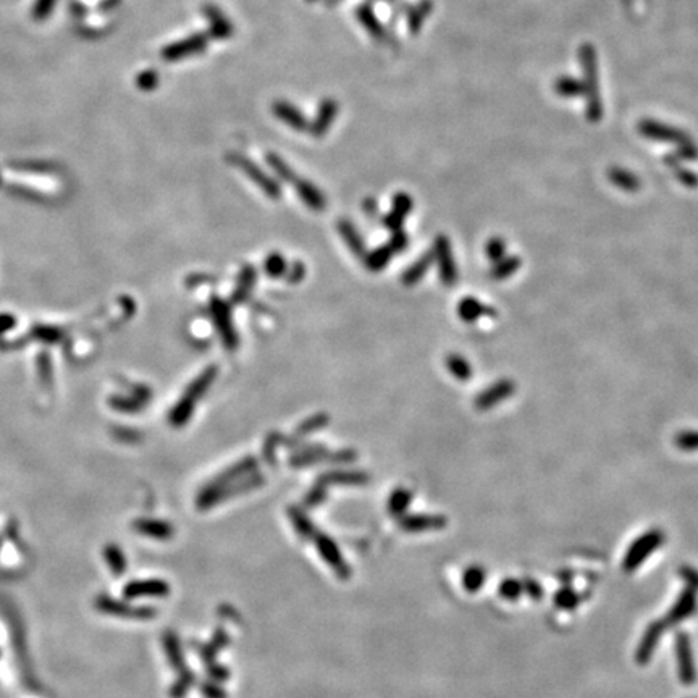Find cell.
I'll list each match as a JSON object with an SVG mask.
<instances>
[{
    "label": "cell",
    "instance_id": "6da1fadb",
    "mask_svg": "<svg viewBox=\"0 0 698 698\" xmlns=\"http://www.w3.org/2000/svg\"><path fill=\"white\" fill-rule=\"evenodd\" d=\"M217 374H218L217 367L211 365L207 367V369H204L201 374L191 381L181 398L172 407L170 414H168V422H170L173 427L180 429V427H185L188 424V420L191 419L192 412L196 409L197 402H199V400L207 393L213 381H215Z\"/></svg>",
    "mask_w": 698,
    "mask_h": 698
},
{
    "label": "cell",
    "instance_id": "7a4b0ae2",
    "mask_svg": "<svg viewBox=\"0 0 698 698\" xmlns=\"http://www.w3.org/2000/svg\"><path fill=\"white\" fill-rule=\"evenodd\" d=\"M264 483H266V476H264V473L254 472L251 476L239 478V480L222 488H212L204 485L202 490L199 492V495L196 498V506L197 509H201V511H207V509H212L213 506H217V504L227 501V499L256 490V488L262 487Z\"/></svg>",
    "mask_w": 698,
    "mask_h": 698
},
{
    "label": "cell",
    "instance_id": "3957f363",
    "mask_svg": "<svg viewBox=\"0 0 698 698\" xmlns=\"http://www.w3.org/2000/svg\"><path fill=\"white\" fill-rule=\"evenodd\" d=\"M96 609L102 614L112 616V618H125V619H137V621H146L152 619L157 616V609L152 608V606H139V605H131L130 601L126 600H116L110 595L102 593L98 598L94 600Z\"/></svg>",
    "mask_w": 698,
    "mask_h": 698
},
{
    "label": "cell",
    "instance_id": "277c9868",
    "mask_svg": "<svg viewBox=\"0 0 698 698\" xmlns=\"http://www.w3.org/2000/svg\"><path fill=\"white\" fill-rule=\"evenodd\" d=\"M227 160L230 162L232 165L239 168L244 175H248L251 178L254 185H257L264 191V195L270 199L278 201L282 197V188H280L278 181H275L272 176L267 175L266 172L259 167L256 162H252L249 157L239 154V152H228Z\"/></svg>",
    "mask_w": 698,
    "mask_h": 698
},
{
    "label": "cell",
    "instance_id": "5b68a950",
    "mask_svg": "<svg viewBox=\"0 0 698 698\" xmlns=\"http://www.w3.org/2000/svg\"><path fill=\"white\" fill-rule=\"evenodd\" d=\"M580 60L584 63L585 75H587V84L585 89H587L589 96V119L592 121H598L601 119V114H603V109H601V102L598 96V81H597V55H595L593 49L590 45H584L580 49Z\"/></svg>",
    "mask_w": 698,
    "mask_h": 698
},
{
    "label": "cell",
    "instance_id": "8992f818",
    "mask_svg": "<svg viewBox=\"0 0 698 698\" xmlns=\"http://www.w3.org/2000/svg\"><path fill=\"white\" fill-rule=\"evenodd\" d=\"M211 315L213 320V325H215L218 335H220V340L223 346L228 351H234L238 348V333L234 330L233 325V317H232V309L230 304L225 303V301L213 296L211 299Z\"/></svg>",
    "mask_w": 698,
    "mask_h": 698
},
{
    "label": "cell",
    "instance_id": "52a82bcc",
    "mask_svg": "<svg viewBox=\"0 0 698 698\" xmlns=\"http://www.w3.org/2000/svg\"><path fill=\"white\" fill-rule=\"evenodd\" d=\"M208 43H211V38H208L207 33L191 34L185 39H180L176 40V43L165 45V47L162 49L160 57L164 59L165 62H178V60L195 57V55H201L206 52Z\"/></svg>",
    "mask_w": 698,
    "mask_h": 698
},
{
    "label": "cell",
    "instance_id": "ba28073f",
    "mask_svg": "<svg viewBox=\"0 0 698 698\" xmlns=\"http://www.w3.org/2000/svg\"><path fill=\"white\" fill-rule=\"evenodd\" d=\"M314 543L315 548H317L319 556L328 564V568L332 569L341 580H348L351 575H353V569H351V566L346 563L343 553H341L340 547L335 543L333 538H330L328 535L325 533L317 532L314 537Z\"/></svg>",
    "mask_w": 698,
    "mask_h": 698
},
{
    "label": "cell",
    "instance_id": "9c48e42d",
    "mask_svg": "<svg viewBox=\"0 0 698 698\" xmlns=\"http://www.w3.org/2000/svg\"><path fill=\"white\" fill-rule=\"evenodd\" d=\"M433 256H435L438 270H440L438 275H440L441 283L448 288L455 287L457 282V266L455 261V254H453L451 243L445 234H440V236L435 239Z\"/></svg>",
    "mask_w": 698,
    "mask_h": 698
},
{
    "label": "cell",
    "instance_id": "30bf717a",
    "mask_svg": "<svg viewBox=\"0 0 698 698\" xmlns=\"http://www.w3.org/2000/svg\"><path fill=\"white\" fill-rule=\"evenodd\" d=\"M170 590V584L162 579H137L125 585L123 597L130 601L139 598H165Z\"/></svg>",
    "mask_w": 698,
    "mask_h": 698
},
{
    "label": "cell",
    "instance_id": "8fae6325",
    "mask_svg": "<svg viewBox=\"0 0 698 698\" xmlns=\"http://www.w3.org/2000/svg\"><path fill=\"white\" fill-rule=\"evenodd\" d=\"M516 391V385H514L513 380L509 379H501L495 381V384L488 385L485 390L480 391L473 400V406L478 411H488L496 407L498 404H501L503 401H506L508 398H511Z\"/></svg>",
    "mask_w": 698,
    "mask_h": 698
},
{
    "label": "cell",
    "instance_id": "7c38bea8",
    "mask_svg": "<svg viewBox=\"0 0 698 698\" xmlns=\"http://www.w3.org/2000/svg\"><path fill=\"white\" fill-rule=\"evenodd\" d=\"M257 469V460L254 456H246L243 460H239L238 462H234L233 466L225 469L222 473L213 478L212 482L207 483V487L212 488H222L230 485V483L239 480V478H244L251 473L256 472Z\"/></svg>",
    "mask_w": 698,
    "mask_h": 698
},
{
    "label": "cell",
    "instance_id": "4fadbf2b",
    "mask_svg": "<svg viewBox=\"0 0 698 698\" xmlns=\"http://www.w3.org/2000/svg\"><path fill=\"white\" fill-rule=\"evenodd\" d=\"M338 110H340L338 102L333 99H324L319 105L317 115H315V119L309 123L308 128L309 133L314 137H322L327 135V131L335 121L336 115H338Z\"/></svg>",
    "mask_w": 698,
    "mask_h": 698
},
{
    "label": "cell",
    "instance_id": "5bb4252c",
    "mask_svg": "<svg viewBox=\"0 0 698 698\" xmlns=\"http://www.w3.org/2000/svg\"><path fill=\"white\" fill-rule=\"evenodd\" d=\"M202 13L208 22V24H211L207 33L208 38L217 40H227L234 34V28L230 23V20H228L225 15L222 13V10L217 8L215 5H206V7L202 8Z\"/></svg>",
    "mask_w": 698,
    "mask_h": 698
},
{
    "label": "cell",
    "instance_id": "9a60e30c",
    "mask_svg": "<svg viewBox=\"0 0 698 698\" xmlns=\"http://www.w3.org/2000/svg\"><path fill=\"white\" fill-rule=\"evenodd\" d=\"M291 186L294 188V191L298 192L299 199L303 201L308 208L314 212H322L327 207V199H325V195L319 190L317 186L312 185L309 180H304V178L296 176L291 181Z\"/></svg>",
    "mask_w": 698,
    "mask_h": 698
},
{
    "label": "cell",
    "instance_id": "2e32d148",
    "mask_svg": "<svg viewBox=\"0 0 698 698\" xmlns=\"http://www.w3.org/2000/svg\"><path fill=\"white\" fill-rule=\"evenodd\" d=\"M272 112L280 121L288 125L294 131H305L309 128V121L298 107H294L288 100H275L272 104Z\"/></svg>",
    "mask_w": 698,
    "mask_h": 698
},
{
    "label": "cell",
    "instance_id": "e0dca14e",
    "mask_svg": "<svg viewBox=\"0 0 698 698\" xmlns=\"http://www.w3.org/2000/svg\"><path fill=\"white\" fill-rule=\"evenodd\" d=\"M457 315L462 322L473 324L482 317H496V310L473 296H464L457 304Z\"/></svg>",
    "mask_w": 698,
    "mask_h": 698
},
{
    "label": "cell",
    "instance_id": "ac0fdd59",
    "mask_svg": "<svg viewBox=\"0 0 698 698\" xmlns=\"http://www.w3.org/2000/svg\"><path fill=\"white\" fill-rule=\"evenodd\" d=\"M322 461H330V453L322 445H305L298 448V451L289 457V466L293 469H303Z\"/></svg>",
    "mask_w": 698,
    "mask_h": 698
},
{
    "label": "cell",
    "instance_id": "d6986e66",
    "mask_svg": "<svg viewBox=\"0 0 698 698\" xmlns=\"http://www.w3.org/2000/svg\"><path fill=\"white\" fill-rule=\"evenodd\" d=\"M446 524L443 516H429V514H411V516H401L400 527L404 532H425L441 529Z\"/></svg>",
    "mask_w": 698,
    "mask_h": 698
},
{
    "label": "cell",
    "instance_id": "ffe728a7",
    "mask_svg": "<svg viewBox=\"0 0 698 698\" xmlns=\"http://www.w3.org/2000/svg\"><path fill=\"white\" fill-rule=\"evenodd\" d=\"M370 482V476L363 471H332L319 476L317 483L328 485H365Z\"/></svg>",
    "mask_w": 698,
    "mask_h": 698
},
{
    "label": "cell",
    "instance_id": "44dd1931",
    "mask_svg": "<svg viewBox=\"0 0 698 698\" xmlns=\"http://www.w3.org/2000/svg\"><path fill=\"white\" fill-rule=\"evenodd\" d=\"M356 18H358V22L363 24L365 31L369 33L377 43H385L386 38H388L385 26L381 24L380 20L377 18V15L374 13V8H372L370 3L359 5V7L356 8Z\"/></svg>",
    "mask_w": 698,
    "mask_h": 698
},
{
    "label": "cell",
    "instance_id": "7402d4cb",
    "mask_svg": "<svg viewBox=\"0 0 698 698\" xmlns=\"http://www.w3.org/2000/svg\"><path fill=\"white\" fill-rule=\"evenodd\" d=\"M162 646H164L167 663L170 665L173 671L181 672L183 669H186V660H185V653H183L180 637H178L175 632H172V630L165 632L164 637H162Z\"/></svg>",
    "mask_w": 698,
    "mask_h": 698
},
{
    "label": "cell",
    "instance_id": "603a6c76",
    "mask_svg": "<svg viewBox=\"0 0 698 698\" xmlns=\"http://www.w3.org/2000/svg\"><path fill=\"white\" fill-rule=\"evenodd\" d=\"M133 527L139 535L155 540H170L175 535V527L170 522L159 521V519H137Z\"/></svg>",
    "mask_w": 698,
    "mask_h": 698
},
{
    "label": "cell",
    "instance_id": "cb8c5ba5",
    "mask_svg": "<svg viewBox=\"0 0 698 698\" xmlns=\"http://www.w3.org/2000/svg\"><path fill=\"white\" fill-rule=\"evenodd\" d=\"M639 131L646 137H651V139H660V141H672L677 142V144H684V142H689L687 136L681 131H677L674 128H669V126L655 123V121H642L639 126Z\"/></svg>",
    "mask_w": 698,
    "mask_h": 698
},
{
    "label": "cell",
    "instance_id": "d4e9b609",
    "mask_svg": "<svg viewBox=\"0 0 698 698\" xmlns=\"http://www.w3.org/2000/svg\"><path fill=\"white\" fill-rule=\"evenodd\" d=\"M338 232L343 238V241L346 243V246L351 249V252L354 254L356 257H359L361 261H364V257L367 256V249L364 239L361 238L359 232L356 230V227L346 218H341L338 222Z\"/></svg>",
    "mask_w": 698,
    "mask_h": 698
},
{
    "label": "cell",
    "instance_id": "484cf974",
    "mask_svg": "<svg viewBox=\"0 0 698 698\" xmlns=\"http://www.w3.org/2000/svg\"><path fill=\"white\" fill-rule=\"evenodd\" d=\"M435 262V256H433V251H429L417 259L414 264H411L409 267L404 270V273L401 275V282L404 287H414L416 283H419L424 275L429 272V268L432 267V264Z\"/></svg>",
    "mask_w": 698,
    "mask_h": 698
},
{
    "label": "cell",
    "instance_id": "4316f807",
    "mask_svg": "<svg viewBox=\"0 0 698 698\" xmlns=\"http://www.w3.org/2000/svg\"><path fill=\"white\" fill-rule=\"evenodd\" d=\"M228 644H230V637H228L227 632L217 630L207 644H201L197 646V655H199V658L204 665L213 663L218 653H220L225 646H228Z\"/></svg>",
    "mask_w": 698,
    "mask_h": 698
},
{
    "label": "cell",
    "instance_id": "83f0119b",
    "mask_svg": "<svg viewBox=\"0 0 698 698\" xmlns=\"http://www.w3.org/2000/svg\"><path fill=\"white\" fill-rule=\"evenodd\" d=\"M328 422H330V417L327 414H324V412H319V414L309 417V419H305L304 422H301V424L298 425V429L294 430V433H293L291 437H289V440L287 441V445L288 446L296 445V443L299 440H303V438L312 435V433L325 429V427L328 425Z\"/></svg>",
    "mask_w": 698,
    "mask_h": 698
},
{
    "label": "cell",
    "instance_id": "f1b7e54d",
    "mask_svg": "<svg viewBox=\"0 0 698 698\" xmlns=\"http://www.w3.org/2000/svg\"><path fill=\"white\" fill-rule=\"evenodd\" d=\"M256 280L257 272L252 266H244L241 268V273L238 277V284L232 294L233 304H243L244 301H248L254 289V284H256Z\"/></svg>",
    "mask_w": 698,
    "mask_h": 698
},
{
    "label": "cell",
    "instance_id": "f546056e",
    "mask_svg": "<svg viewBox=\"0 0 698 698\" xmlns=\"http://www.w3.org/2000/svg\"><path fill=\"white\" fill-rule=\"evenodd\" d=\"M288 516H289V521H291V526H293L294 532H296L298 537H301L303 540H310V538L315 537L317 529H315L314 522L310 521V519L308 517V514H305L303 509L298 508V506L289 508Z\"/></svg>",
    "mask_w": 698,
    "mask_h": 698
},
{
    "label": "cell",
    "instance_id": "4dcf8cb0",
    "mask_svg": "<svg viewBox=\"0 0 698 698\" xmlns=\"http://www.w3.org/2000/svg\"><path fill=\"white\" fill-rule=\"evenodd\" d=\"M104 559L107 566H109L110 572L120 577L126 572V568H128V561H126V556L119 545L109 543L104 548Z\"/></svg>",
    "mask_w": 698,
    "mask_h": 698
},
{
    "label": "cell",
    "instance_id": "1f68e13d",
    "mask_svg": "<svg viewBox=\"0 0 698 698\" xmlns=\"http://www.w3.org/2000/svg\"><path fill=\"white\" fill-rule=\"evenodd\" d=\"M522 266V261L519 256H504L503 259H499L498 262H495V266L490 270V277L496 282H501V280H506L509 277H513L514 273L517 272Z\"/></svg>",
    "mask_w": 698,
    "mask_h": 698
},
{
    "label": "cell",
    "instance_id": "d6a6232c",
    "mask_svg": "<svg viewBox=\"0 0 698 698\" xmlns=\"http://www.w3.org/2000/svg\"><path fill=\"white\" fill-rule=\"evenodd\" d=\"M608 176H609L611 183H613L614 186L621 188V190L629 191V192H634V191H639L640 190V180H639V178H637L634 175V173L624 170V168L613 167L608 172Z\"/></svg>",
    "mask_w": 698,
    "mask_h": 698
},
{
    "label": "cell",
    "instance_id": "836d02e7",
    "mask_svg": "<svg viewBox=\"0 0 698 698\" xmlns=\"http://www.w3.org/2000/svg\"><path fill=\"white\" fill-rule=\"evenodd\" d=\"M393 249H391L390 244H384V246L377 248L375 251H372L364 257L365 267L370 270V272H380L386 266H388L391 257H393Z\"/></svg>",
    "mask_w": 698,
    "mask_h": 698
},
{
    "label": "cell",
    "instance_id": "e575fe53",
    "mask_svg": "<svg viewBox=\"0 0 698 698\" xmlns=\"http://www.w3.org/2000/svg\"><path fill=\"white\" fill-rule=\"evenodd\" d=\"M446 369L450 374L460 381H469L472 379V367L467 363L466 358L461 354H448L446 356Z\"/></svg>",
    "mask_w": 698,
    "mask_h": 698
},
{
    "label": "cell",
    "instance_id": "d590c367",
    "mask_svg": "<svg viewBox=\"0 0 698 698\" xmlns=\"http://www.w3.org/2000/svg\"><path fill=\"white\" fill-rule=\"evenodd\" d=\"M196 681L197 679H196L195 672L190 671L186 667V669L178 672V677L172 684L170 690H168V695H170L172 698H185L188 695V692H190L192 687H195Z\"/></svg>",
    "mask_w": 698,
    "mask_h": 698
},
{
    "label": "cell",
    "instance_id": "8d00e7d4",
    "mask_svg": "<svg viewBox=\"0 0 698 698\" xmlns=\"http://www.w3.org/2000/svg\"><path fill=\"white\" fill-rule=\"evenodd\" d=\"M411 499H412L411 490H407V488H396L388 498V504H386L388 513L395 517L402 516V514L406 513V509L409 508Z\"/></svg>",
    "mask_w": 698,
    "mask_h": 698
},
{
    "label": "cell",
    "instance_id": "74e56055",
    "mask_svg": "<svg viewBox=\"0 0 698 698\" xmlns=\"http://www.w3.org/2000/svg\"><path fill=\"white\" fill-rule=\"evenodd\" d=\"M266 160L268 167L272 168V172L277 175V178H280V180L284 183H288V185H291V181L298 176L293 168L289 167L278 154H275V152H267Z\"/></svg>",
    "mask_w": 698,
    "mask_h": 698
},
{
    "label": "cell",
    "instance_id": "f35d334b",
    "mask_svg": "<svg viewBox=\"0 0 698 698\" xmlns=\"http://www.w3.org/2000/svg\"><path fill=\"white\" fill-rule=\"evenodd\" d=\"M430 10H432L430 0H422L419 5H416V7L407 13V26H409V31L412 34H417L420 31L422 24H424L427 17L430 15Z\"/></svg>",
    "mask_w": 698,
    "mask_h": 698
},
{
    "label": "cell",
    "instance_id": "ab89813d",
    "mask_svg": "<svg viewBox=\"0 0 698 698\" xmlns=\"http://www.w3.org/2000/svg\"><path fill=\"white\" fill-rule=\"evenodd\" d=\"M264 270H266L267 277H272V278L284 277V275H287V272H288L287 259H284L280 252L268 254L266 262H264Z\"/></svg>",
    "mask_w": 698,
    "mask_h": 698
},
{
    "label": "cell",
    "instance_id": "60d3db41",
    "mask_svg": "<svg viewBox=\"0 0 698 698\" xmlns=\"http://www.w3.org/2000/svg\"><path fill=\"white\" fill-rule=\"evenodd\" d=\"M674 445L681 451H698V430H684L674 437Z\"/></svg>",
    "mask_w": 698,
    "mask_h": 698
},
{
    "label": "cell",
    "instance_id": "b9f144b4",
    "mask_svg": "<svg viewBox=\"0 0 698 698\" xmlns=\"http://www.w3.org/2000/svg\"><path fill=\"white\" fill-rule=\"evenodd\" d=\"M554 89H556L558 94L566 96V98H574V96H579V94L584 93L585 86L572 78H561L559 81H556Z\"/></svg>",
    "mask_w": 698,
    "mask_h": 698
},
{
    "label": "cell",
    "instance_id": "7bdbcfd3",
    "mask_svg": "<svg viewBox=\"0 0 698 698\" xmlns=\"http://www.w3.org/2000/svg\"><path fill=\"white\" fill-rule=\"evenodd\" d=\"M485 254L490 262H498L506 256V241L499 236H493L485 244Z\"/></svg>",
    "mask_w": 698,
    "mask_h": 698
},
{
    "label": "cell",
    "instance_id": "ee69618b",
    "mask_svg": "<svg viewBox=\"0 0 698 698\" xmlns=\"http://www.w3.org/2000/svg\"><path fill=\"white\" fill-rule=\"evenodd\" d=\"M325 499H327V487L320 485V483L315 482V485L310 488V490L308 492V495L304 496L303 504L305 508L314 509V508L320 506V504H322Z\"/></svg>",
    "mask_w": 698,
    "mask_h": 698
},
{
    "label": "cell",
    "instance_id": "f6af8a7d",
    "mask_svg": "<svg viewBox=\"0 0 698 698\" xmlns=\"http://www.w3.org/2000/svg\"><path fill=\"white\" fill-rule=\"evenodd\" d=\"M282 440L283 437L280 433H270L266 443H264V457H266V461L270 466H275V462H277L275 451H277V446L282 443Z\"/></svg>",
    "mask_w": 698,
    "mask_h": 698
},
{
    "label": "cell",
    "instance_id": "bcb514c9",
    "mask_svg": "<svg viewBox=\"0 0 698 698\" xmlns=\"http://www.w3.org/2000/svg\"><path fill=\"white\" fill-rule=\"evenodd\" d=\"M137 88H141L142 91H152L159 86V73L155 70H146L142 73L137 75L136 78Z\"/></svg>",
    "mask_w": 698,
    "mask_h": 698
},
{
    "label": "cell",
    "instance_id": "7dc6e473",
    "mask_svg": "<svg viewBox=\"0 0 698 698\" xmlns=\"http://www.w3.org/2000/svg\"><path fill=\"white\" fill-rule=\"evenodd\" d=\"M412 207H414V201L411 199L409 195H406V192H398V195L395 196V199H393V212L395 213H398V215L406 218L407 213L412 211Z\"/></svg>",
    "mask_w": 698,
    "mask_h": 698
},
{
    "label": "cell",
    "instance_id": "c3c4849f",
    "mask_svg": "<svg viewBox=\"0 0 698 698\" xmlns=\"http://www.w3.org/2000/svg\"><path fill=\"white\" fill-rule=\"evenodd\" d=\"M206 674H208V677H211L212 681L218 682V684L230 679V671H228V667L217 663V661L206 665Z\"/></svg>",
    "mask_w": 698,
    "mask_h": 698
},
{
    "label": "cell",
    "instance_id": "681fc988",
    "mask_svg": "<svg viewBox=\"0 0 698 698\" xmlns=\"http://www.w3.org/2000/svg\"><path fill=\"white\" fill-rule=\"evenodd\" d=\"M667 164H669L671 167L674 165V168H676V176H677V180H679L682 183V185H685L687 188H695V186H698V176L695 175V173L685 170V168H681L679 165H677L676 160L667 162Z\"/></svg>",
    "mask_w": 698,
    "mask_h": 698
},
{
    "label": "cell",
    "instance_id": "f907efd6",
    "mask_svg": "<svg viewBox=\"0 0 698 698\" xmlns=\"http://www.w3.org/2000/svg\"><path fill=\"white\" fill-rule=\"evenodd\" d=\"M199 690L204 698H227V690L218 682H202Z\"/></svg>",
    "mask_w": 698,
    "mask_h": 698
},
{
    "label": "cell",
    "instance_id": "816d5d0a",
    "mask_svg": "<svg viewBox=\"0 0 698 698\" xmlns=\"http://www.w3.org/2000/svg\"><path fill=\"white\" fill-rule=\"evenodd\" d=\"M358 460V453L354 450H341L336 453H330V462L333 464H349Z\"/></svg>",
    "mask_w": 698,
    "mask_h": 698
},
{
    "label": "cell",
    "instance_id": "f5cc1de1",
    "mask_svg": "<svg viewBox=\"0 0 698 698\" xmlns=\"http://www.w3.org/2000/svg\"><path fill=\"white\" fill-rule=\"evenodd\" d=\"M407 243H409L407 234L402 230H398V232H393V234H391V239H390L388 244L391 246V249H393V252H402V251H406Z\"/></svg>",
    "mask_w": 698,
    "mask_h": 698
},
{
    "label": "cell",
    "instance_id": "db71d44e",
    "mask_svg": "<svg viewBox=\"0 0 698 698\" xmlns=\"http://www.w3.org/2000/svg\"><path fill=\"white\" fill-rule=\"evenodd\" d=\"M381 223L388 228L390 232H398V230H402V223H404V217H401L398 215V213H395L393 211H391L390 213H386V215L381 218Z\"/></svg>",
    "mask_w": 698,
    "mask_h": 698
},
{
    "label": "cell",
    "instance_id": "11a10c76",
    "mask_svg": "<svg viewBox=\"0 0 698 698\" xmlns=\"http://www.w3.org/2000/svg\"><path fill=\"white\" fill-rule=\"evenodd\" d=\"M305 275V267L303 262H294L291 268L287 272V280L289 283H299Z\"/></svg>",
    "mask_w": 698,
    "mask_h": 698
},
{
    "label": "cell",
    "instance_id": "9f6ffc18",
    "mask_svg": "<svg viewBox=\"0 0 698 698\" xmlns=\"http://www.w3.org/2000/svg\"><path fill=\"white\" fill-rule=\"evenodd\" d=\"M363 208L365 211L367 215H375V213L379 212V208H377V202H375V199H372V197H367L363 204Z\"/></svg>",
    "mask_w": 698,
    "mask_h": 698
},
{
    "label": "cell",
    "instance_id": "6f0895ef",
    "mask_svg": "<svg viewBox=\"0 0 698 698\" xmlns=\"http://www.w3.org/2000/svg\"><path fill=\"white\" fill-rule=\"evenodd\" d=\"M343 2V0H324V3L327 5V7H335V5H338Z\"/></svg>",
    "mask_w": 698,
    "mask_h": 698
},
{
    "label": "cell",
    "instance_id": "680465c9",
    "mask_svg": "<svg viewBox=\"0 0 698 698\" xmlns=\"http://www.w3.org/2000/svg\"><path fill=\"white\" fill-rule=\"evenodd\" d=\"M305 2H309V3H314V2H317V0H305Z\"/></svg>",
    "mask_w": 698,
    "mask_h": 698
},
{
    "label": "cell",
    "instance_id": "91938a15",
    "mask_svg": "<svg viewBox=\"0 0 698 698\" xmlns=\"http://www.w3.org/2000/svg\"><path fill=\"white\" fill-rule=\"evenodd\" d=\"M388 2H393V0H388Z\"/></svg>",
    "mask_w": 698,
    "mask_h": 698
}]
</instances>
